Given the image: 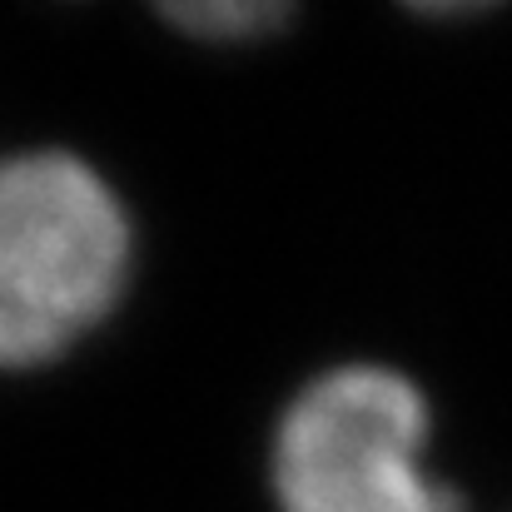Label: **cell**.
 I'll list each match as a JSON object with an SVG mask.
<instances>
[{"instance_id":"obj_3","label":"cell","mask_w":512,"mask_h":512,"mask_svg":"<svg viewBox=\"0 0 512 512\" xmlns=\"http://www.w3.org/2000/svg\"><path fill=\"white\" fill-rule=\"evenodd\" d=\"M294 10L279 0H184L165 5V20L174 30H184L189 40L204 45H254L264 35H274Z\"/></svg>"},{"instance_id":"obj_2","label":"cell","mask_w":512,"mask_h":512,"mask_svg":"<svg viewBox=\"0 0 512 512\" xmlns=\"http://www.w3.org/2000/svg\"><path fill=\"white\" fill-rule=\"evenodd\" d=\"M428 398L383 363H339L304 383L274 428L279 512H463L428 468Z\"/></svg>"},{"instance_id":"obj_1","label":"cell","mask_w":512,"mask_h":512,"mask_svg":"<svg viewBox=\"0 0 512 512\" xmlns=\"http://www.w3.org/2000/svg\"><path fill=\"white\" fill-rule=\"evenodd\" d=\"M135 259L110 179L70 150L0 165V368H40L95 334Z\"/></svg>"}]
</instances>
